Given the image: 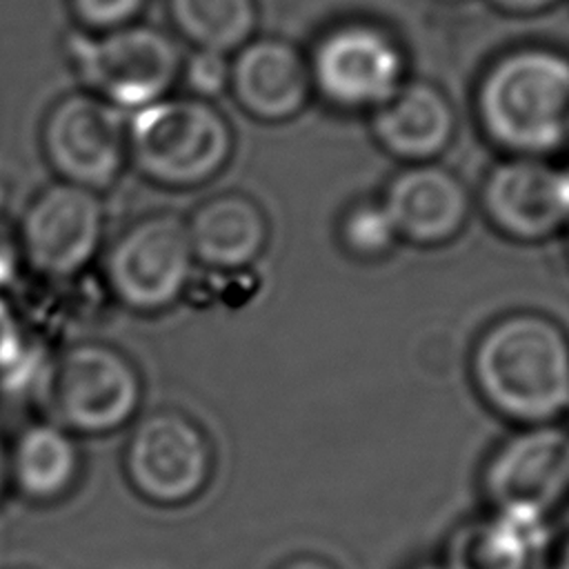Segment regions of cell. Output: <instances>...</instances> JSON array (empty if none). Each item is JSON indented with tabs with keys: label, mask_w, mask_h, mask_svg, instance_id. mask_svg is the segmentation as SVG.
I'll use <instances>...</instances> for the list:
<instances>
[{
	"label": "cell",
	"mask_w": 569,
	"mask_h": 569,
	"mask_svg": "<svg viewBox=\"0 0 569 569\" xmlns=\"http://www.w3.org/2000/svg\"><path fill=\"white\" fill-rule=\"evenodd\" d=\"M549 542L547 516L529 509H493L460 525L447 540L442 569H533Z\"/></svg>",
	"instance_id": "e0dca14e"
},
{
	"label": "cell",
	"mask_w": 569,
	"mask_h": 569,
	"mask_svg": "<svg viewBox=\"0 0 569 569\" xmlns=\"http://www.w3.org/2000/svg\"><path fill=\"white\" fill-rule=\"evenodd\" d=\"M567 233H569V224H567Z\"/></svg>",
	"instance_id": "4dcf8cb0"
},
{
	"label": "cell",
	"mask_w": 569,
	"mask_h": 569,
	"mask_svg": "<svg viewBox=\"0 0 569 569\" xmlns=\"http://www.w3.org/2000/svg\"><path fill=\"white\" fill-rule=\"evenodd\" d=\"M196 264L218 273L249 269L267 249L269 220L242 191H220L184 218Z\"/></svg>",
	"instance_id": "2e32d148"
},
{
	"label": "cell",
	"mask_w": 569,
	"mask_h": 569,
	"mask_svg": "<svg viewBox=\"0 0 569 569\" xmlns=\"http://www.w3.org/2000/svg\"><path fill=\"white\" fill-rule=\"evenodd\" d=\"M398 240L431 249L456 240L471 216L467 184L436 162L405 164L385 187L380 198Z\"/></svg>",
	"instance_id": "5bb4252c"
},
{
	"label": "cell",
	"mask_w": 569,
	"mask_h": 569,
	"mask_svg": "<svg viewBox=\"0 0 569 569\" xmlns=\"http://www.w3.org/2000/svg\"><path fill=\"white\" fill-rule=\"evenodd\" d=\"M482 491L493 509L547 516L569 491V433L556 425L518 429L489 456Z\"/></svg>",
	"instance_id": "7c38bea8"
},
{
	"label": "cell",
	"mask_w": 569,
	"mask_h": 569,
	"mask_svg": "<svg viewBox=\"0 0 569 569\" xmlns=\"http://www.w3.org/2000/svg\"><path fill=\"white\" fill-rule=\"evenodd\" d=\"M313 93L340 111H376L407 82V56L396 36L369 20L329 27L311 47Z\"/></svg>",
	"instance_id": "9c48e42d"
},
{
	"label": "cell",
	"mask_w": 569,
	"mask_h": 569,
	"mask_svg": "<svg viewBox=\"0 0 569 569\" xmlns=\"http://www.w3.org/2000/svg\"><path fill=\"white\" fill-rule=\"evenodd\" d=\"M62 56L82 91L124 113L171 96L184 60L171 33L142 20L107 33L69 29Z\"/></svg>",
	"instance_id": "277c9868"
},
{
	"label": "cell",
	"mask_w": 569,
	"mask_h": 569,
	"mask_svg": "<svg viewBox=\"0 0 569 569\" xmlns=\"http://www.w3.org/2000/svg\"><path fill=\"white\" fill-rule=\"evenodd\" d=\"M129 167L147 182L187 191L211 182L233 156V129L209 100L171 93L129 116Z\"/></svg>",
	"instance_id": "3957f363"
},
{
	"label": "cell",
	"mask_w": 569,
	"mask_h": 569,
	"mask_svg": "<svg viewBox=\"0 0 569 569\" xmlns=\"http://www.w3.org/2000/svg\"><path fill=\"white\" fill-rule=\"evenodd\" d=\"M493 9L509 16H533L551 9L560 0H487Z\"/></svg>",
	"instance_id": "cb8c5ba5"
},
{
	"label": "cell",
	"mask_w": 569,
	"mask_h": 569,
	"mask_svg": "<svg viewBox=\"0 0 569 569\" xmlns=\"http://www.w3.org/2000/svg\"><path fill=\"white\" fill-rule=\"evenodd\" d=\"M193 267L184 216L162 209L133 218L116 236L104 251L102 276L120 307L156 316L182 300Z\"/></svg>",
	"instance_id": "52a82bcc"
},
{
	"label": "cell",
	"mask_w": 569,
	"mask_h": 569,
	"mask_svg": "<svg viewBox=\"0 0 569 569\" xmlns=\"http://www.w3.org/2000/svg\"><path fill=\"white\" fill-rule=\"evenodd\" d=\"M442 2H462V0H442Z\"/></svg>",
	"instance_id": "f546056e"
},
{
	"label": "cell",
	"mask_w": 569,
	"mask_h": 569,
	"mask_svg": "<svg viewBox=\"0 0 569 569\" xmlns=\"http://www.w3.org/2000/svg\"><path fill=\"white\" fill-rule=\"evenodd\" d=\"M169 27L191 49L231 56L256 36V0H164Z\"/></svg>",
	"instance_id": "d6986e66"
},
{
	"label": "cell",
	"mask_w": 569,
	"mask_h": 569,
	"mask_svg": "<svg viewBox=\"0 0 569 569\" xmlns=\"http://www.w3.org/2000/svg\"><path fill=\"white\" fill-rule=\"evenodd\" d=\"M144 382L133 358L104 340L60 351L47 376L53 422L78 436H111L140 416Z\"/></svg>",
	"instance_id": "5b68a950"
},
{
	"label": "cell",
	"mask_w": 569,
	"mask_h": 569,
	"mask_svg": "<svg viewBox=\"0 0 569 569\" xmlns=\"http://www.w3.org/2000/svg\"><path fill=\"white\" fill-rule=\"evenodd\" d=\"M9 487V465H7V447L0 438V496L4 493V489Z\"/></svg>",
	"instance_id": "484cf974"
},
{
	"label": "cell",
	"mask_w": 569,
	"mask_h": 569,
	"mask_svg": "<svg viewBox=\"0 0 569 569\" xmlns=\"http://www.w3.org/2000/svg\"><path fill=\"white\" fill-rule=\"evenodd\" d=\"M216 451L189 413L160 407L138 416L122 447V473L147 505L176 509L196 502L211 485Z\"/></svg>",
	"instance_id": "8992f818"
},
{
	"label": "cell",
	"mask_w": 569,
	"mask_h": 569,
	"mask_svg": "<svg viewBox=\"0 0 569 569\" xmlns=\"http://www.w3.org/2000/svg\"><path fill=\"white\" fill-rule=\"evenodd\" d=\"M338 242L353 260L376 262L387 258L400 240L380 198H365L351 202L340 216Z\"/></svg>",
	"instance_id": "ffe728a7"
},
{
	"label": "cell",
	"mask_w": 569,
	"mask_h": 569,
	"mask_svg": "<svg viewBox=\"0 0 569 569\" xmlns=\"http://www.w3.org/2000/svg\"><path fill=\"white\" fill-rule=\"evenodd\" d=\"M149 0H64L71 29L107 33L142 20Z\"/></svg>",
	"instance_id": "44dd1931"
},
{
	"label": "cell",
	"mask_w": 569,
	"mask_h": 569,
	"mask_svg": "<svg viewBox=\"0 0 569 569\" xmlns=\"http://www.w3.org/2000/svg\"><path fill=\"white\" fill-rule=\"evenodd\" d=\"M487 222L516 242H542L569 224V169L542 158H509L480 187Z\"/></svg>",
	"instance_id": "8fae6325"
},
{
	"label": "cell",
	"mask_w": 569,
	"mask_h": 569,
	"mask_svg": "<svg viewBox=\"0 0 569 569\" xmlns=\"http://www.w3.org/2000/svg\"><path fill=\"white\" fill-rule=\"evenodd\" d=\"M129 118L124 111L76 89L42 113L38 144L53 180L96 193L109 191L129 167Z\"/></svg>",
	"instance_id": "ba28073f"
},
{
	"label": "cell",
	"mask_w": 569,
	"mask_h": 569,
	"mask_svg": "<svg viewBox=\"0 0 569 569\" xmlns=\"http://www.w3.org/2000/svg\"><path fill=\"white\" fill-rule=\"evenodd\" d=\"M278 569H338V567L320 556L302 553V556H293V558L284 560Z\"/></svg>",
	"instance_id": "d4e9b609"
},
{
	"label": "cell",
	"mask_w": 569,
	"mask_h": 569,
	"mask_svg": "<svg viewBox=\"0 0 569 569\" xmlns=\"http://www.w3.org/2000/svg\"><path fill=\"white\" fill-rule=\"evenodd\" d=\"M242 113L278 124L300 116L313 82L307 56L278 36H253L229 56V89Z\"/></svg>",
	"instance_id": "4fadbf2b"
},
{
	"label": "cell",
	"mask_w": 569,
	"mask_h": 569,
	"mask_svg": "<svg viewBox=\"0 0 569 569\" xmlns=\"http://www.w3.org/2000/svg\"><path fill=\"white\" fill-rule=\"evenodd\" d=\"M376 144L405 164L436 162L453 142L456 109L449 96L429 80H409L371 111Z\"/></svg>",
	"instance_id": "9a60e30c"
},
{
	"label": "cell",
	"mask_w": 569,
	"mask_h": 569,
	"mask_svg": "<svg viewBox=\"0 0 569 569\" xmlns=\"http://www.w3.org/2000/svg\"><path fill=\"white\" fill-rule=\"evenodd\" d=\"M4 569H38V567L27 565V562H18V565H9V567H4Z\"/></svg>",
	"instance_id": "83f0119b"
},
{
	"label": "cell",
	"mask_w": 569,
	"mask_h": 569,
	"mask_svg": "<svg viewBox=\"0 0 569 569\" xmlns=\"http://www.w3.org/2000/svg\"><path fill=\"white\" fill-rule=\"evenodd\" d=\"M104 224L100 193L53 180L29 198L16 222L20 262L44 280H71L98 258Z\"/></svg>",
	"instance_id": "30bf717a"
},
{
	"label": "cell",
	"mask_w": 569,
	"mask_h": 569,
	"mask_svg": "<svg viewBox=\"0 0 569 569\" xmlns=\"http://www.w3.org/2000/svg\"><path fill=\"white\" fill-rule=\"evenodd\" d=\"M478 398L502 420L556 425L569 411V333L540 311H511L487 325L469 353Z\"/></svg>",
	"instance_id": "6da1fadb"
},
{
	"label": "cell",
	"mask_w": 569,
	"mask_h": 569,
	"mask_svg": "<svg viewBox=\"0 0 569 569\" xmlns=\"http://www.w3.org/2000/svg\"><path fill=\"white\" fill-rule=\"evenodd\" d=\"M567 169H569V167H567Z\"/></svg>",
	"instance_id": "1f68e13d"
},
{
	"label": "cell",
	"mask_w": 569,
	"mask_h": 569,
	"mask_svg": "<svg viewBox=\"0 0 569 569\" xmlns=\"http://www.w3.org/2000/svg\"><path fill=\"white\" fill-rule=\"evenodd\" d=\"M20 262L18 251V238H16V222H7L0 213V287H4L11 276L16 273V267Z\"/></svg>",
	"instance_id": "603a6c76"
},
{
	"label": "cell",
	"mask_w": 569,
	"mask_h": 569,
	"mask_svg": "<svg viewBox=\"0 0 569 569\" xmlns=\"http://www.w3.org/2000/svg\"><path fill=\"white\" fill-rule=\"evenodd\" d=\"M187 96L213 102L229 89V56L191 49L182 60L180 82Z\"/></svg>",
	"instance_id": "7402d4cb"
},
{
	"label": "cell",
	"mask_w": 569,
	"mask_h": 569,
	"mask_svg": "<svg viewBox=\"0 0 569 569\" xmlns=\"http://www.w3.org/2000/svg\"><path fill=\"white\" fill-rule=\"evenodd\" d=\"M416 569H442L440 565H422V567H416Z\"/></svg>",
	"instance_id": "f1b7e54d"
},
{
	"label": "cell",
	"mask_w": 569,
	"mask_h": 569,
	"mask_svg": "<svg viewBox=\"0 0 569 569\" xmlns=\"http://www.w3.org/2000/svg\"><path fill=\"white\" fill-rule=\"evenodd\" d=\"M553 569H569V540L562 545L560 553H558V562Z\"/></svg>",
	"instance_id": "4316f807"
},
{
	"label": "cell",
	"mask_w": 569,
	"mask_h": 569,
	"mask_svg": "<svg viewBox=\"0 0 569 569\" xmlns=\"http://www.w3.org/2000/svg\"><path fill=\"white\" fill-rule=\"evenodd\" d=\"M9 487L38 507L58 505L73 493L82 476V453L73 433L53 420L27 425L7 447Z\"/></svg>",
	"instance_id": "ac0fdd59"
},
{
	"label": "cell",
	"mask_w": 569,
	"mask_h": 569,
	"mask_svg": "<svg viewBox=\"0 0 569 569\" xmlns=\"http://www.w3.org/2000/svg\"><path fill=\"white\" fill-rule=\"evenodd\" d=\"M473 113L511 158H545L569 142V56L549 47L500 53L480 73Z\"/></svg>",
	"instance_id": "7a4b0ae2"
}]
</instances>
